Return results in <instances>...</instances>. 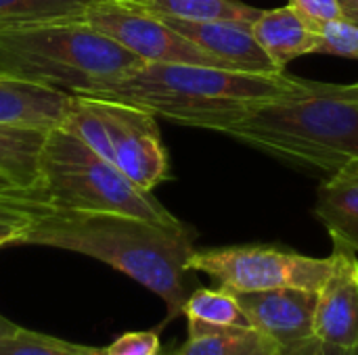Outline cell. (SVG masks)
Instances as JSON below:
<instances>
[{"label":"cell","instance_id":"6da1fadb","mask_svg":"<svg viewBox=\"0 0 358 355\" xmlns=\"http://www.w3.org/2000/svg\"><path fill=\"white\" fill-rule=\"evenodd\" d=\"M195 234L189 226L166 228L124 213L48 209L29 222L19 245L65 249L109 264L159 295L166 322L182 314L185 301L199 287L187 262Z\"/></svg>","mask_w":358,"mask_h":355},{"label":"cell","instance_id":"7a4b0ae2","mask_svg":"<svg viewBox=\"0 0 358 355\" xmlns=\"http://www.w3.org/2000/svg\"><path fill=\"white\" fill-rule=\"evenodd\" d=\"M222 134L283 163L334 174L358 155V82H315L304 92L248 103Z\"/></svg>","mask_w":358,"mask_h":355},{"label":"cell","instance_id":"3957f363","mask_svg":"<svg viewBox=\"0 0 358 355\" xmlns=\"http://www.w3.org/2000/svg\"><path fill=\"white\" fill-rule=\"evenodd\" d=\"M315 82L285 73H245L206 65L145 63L141 69L82 96L143 107L155 117L222 132L233 113L248 103L304 92Z\"/></svg>","mask_w":358,"mask_h":355},{"label":"cell","instance_id":"277c9868","mask_svg":"<svg viewBox=\"0 0 358 355\" xmlns=\"http://www.w3.org/2000/svg\"><path fill=\"white\" fill-rule=\"evenodd\" d=\"M143 65V59L82 19L0 27V71L63 92H88Z\"/></svg>","mask_w":358,"mask_h":355},{"label":"cell","instance_id":"5b68a950","mask_svg":"<svg viewBox=\"0 0 358 355\" xmlns=\"http://www.w3.org/2000/svg\"><path fill=\"white\" fill-rule=\"evenodd\" d=\"M31 195L50 209L124 213L166 228L185 224L113 163L61 126L46 132Z\"/></svg>","mask_w":358,"mask_h":355},{"label":"cell","instance_id":"8992f818","mask_svg":"<svg viewBox=\"0 0 358 355\" xmlns=\"http://www.w3.org/2000/svg\"><path fill=\"white\" fill-rule=\"evenodd\" d=\"M187 266L208 274L231 293L285 287L319 291L331 270V257H308L279 245H237L195 249Z\"/></svg>","mask_w":358,"mask_h":355},{"label":"cell","instance_id":"52a82bcc","mask_svg":"<svg viewBox=\"0 0 358 355\" xmlns=\"http://www.w3.org/2000/svg\"><path fill=\"white\" fill-rule=\"evenodd\" d=\"M80 19L122 44L126 50L134 52L145 63L231 69L227 63L180 36L159 17L138 6L94 0Z\"/></svg>","mask_w":358,"mask_h":355},{"label":"cell","instance_id":"ba28073f","mask_svg":"<svg viewBox=\"0 0 358 355\" xmlns=\"http://www.w3.org/2000/svg\"><path fill=\"white\" fill-rule=\"evenodd\" d=\"M92 100L111 140L113 165L138 188L153 192V188L168 178V153L155 115L143 107L120 100Z\"/></svg>","mask_w":358,"mask_h":355},{"label":"cell","instance_id":"9c48e42d","mask_svg":"<svg viewBox=\"0 0 358 355\" xmlns=\"http://www.w3.org/2000/svg\"><path fill=\"white\" fill-rule=\"evenodd\" d=\"M233 295L248 324L275 345L277 355H317L321 347L315 333L317 291L285 287Z\"/></svg>","mask_w":358,"mask_h":355},{"label":"cell","instance_id":"30bf717a","mask_svg":"<svg viewBox=\"0 0 358 355\" xmlns=\"http://www.w3.org/2000/svg\"><path fill=\"white\" fill-rule=\"evenodd\" d=\"M331 270L317 291L315 333L321 343L358 345V257L357 251L331 239Z\"/></svg>","mask_w":358,"mask_h":355},{"label":"cell","instance_id":"8fae6325","mask_svg":"<svg viewBox=\"0 0 358 355\" xmlns=\"http://www.w3.org/2000/svg\"><path fill=\"white\" fill-rule=\"evenodd\" d=\"M159 17V15H155ZM180 36L214 54L235 71L245 73H283L268 59L264 48L252 33V23L243 21H185L174 17H159Z\"/></svg>","mask_w":358,"mask_h":355},{"label":"cell","instance_id":"7c38bea8","mask_svg":"<svg viewBox=\"0 0 358 355\" xmlns=\"http://www.w3.org/2000/svg\"><path fill=\"white\" fill-rule=\"evenodd\" d=\"M73 94L0 71V123L50 130L63 123Z\"/></svg>","mask_w":358,"mask_h":355},{"label":"cell","instance_id":"4fadbf2b","mask_svg":"<svg viewBox=\"0 0 358 355\" xmlns=\"http://www.w3.org/2000/svg\"><path fill=\"white\" fill-rule=\"evenodd\" d=\"M252 33L279 71L319 48V27L292 4L262 10L252 23Z\"/></svg>","mask_w":358,"mask_h":355},{"label":"cell","instance_id":"5bb4252c","mask_svg":"<svg viewBox=\"0 0 358 355\" xmlns=\"http://www.w3.org/2000/svg\"><path fill=\"white\" fill-rule=\"evenodd\" d=\"M315 216L331 239L350 245L358 253V155L319 186Z\"/></svg>","mask_w":358,"mask_h":355},{"label":"cell","instance_id":"9a60e30c","mask_svg":"<svg viewBox=\"0 0 358 355\" xmlns=\"http://www.w3.org/2000/svg\"><path fill=\"white\" fill-rule=\"evenodd\" d=\"M48 130L0 123V174L31 190L38 180V161Z\"/></svg>","mask_w":358,"mask_h":355},{"label":"cell","instance_id":"2e32d148","mask_svg":"<svg viewBox=\"0 0 358 355\" xmlns=\"http://www.w3.org/2000/svg\"><path fill=\"white\" fill-rule=\"evenodd\" d=\"M182 314L187 316L189 337H197L214 328L250 326L237 297L222 287L218 289L197 287L185 301Z\"/></svg>","mask_w":358,"mask_h":355},{"label":"cell","instance_id":"e0dca14e","mask_svg":"<svg viewBox=\"0 0 358 355\" xmlns=\"http://www.w3.org/2000/svg\"><path fill=\"white\" fill-rule=\"evenodd\" d=\"M138 8L159 17H174L185 21H243L254 23L262 8L243 4L239 0H141Z\"/></svg>","mask_w":358,"mask_h":355},{"label":"cell","instance_id":"ac0fdd59","mask_svg":"<svg viewBox=\"0 0 358 355\" xmlns=\"http://www.w3.org/2000/svg\"><path fill=\"white\" fill-rule=\"evenodd\" d=\"M174 355H277V352L256 328L231 326L187 337V343Z\"/></svg>","mask_w":358,"mask_h":355},{"label":"cell","instance_id":"d6986e66","mask_svg":"<svg viewBox=\"0 0 358 355\" xmlns=\"http://www.w3.org/2000/svg\"><path fill=\"white\" fill-rule=\"evenodd\" d=\"M94 0H0V27L50 21L80 19Z\"/></svg>","mask_w":358,"mask_h":355},{"label":"cell","instance_id":"ffe728a7","mask_svg":"<svg viewBox=\"0 0 358 355\" xmlns=\"http://www.w3.org/2000/svg\"><path fill=\"white\" fill-rule=\"evenodd\" d=\"M0 355H107L101 347L67 343L55 337L38 335L19 328L13 335L0 337Z\"/></svg>","mask_w":358,"mask_h":355},{"label":"cell","instance_id":"44dd1931","mask_svg":"<svg viewBox=\"0 0 358 355\" xmlns=\"http://www.w3.org/2000/svg\"><path fill=\"white\" fill-rule=\"evenodd\" d=\"M319 54H334L358 61V25L346 19L319 25Z\"/></svg>","mask_w":358,"mask_h":355},{"label":"cell","instance_id":"7402d4cb","mask_svg":"<svg viewBox=\"0 0 358 355\" xmlns=\"http://www.w3.org/2000/svg\"><path fill=\"white\" fill-rule=\"evenodd\" d=\"M50 207L42 205L31 190L21 188L13 180L0 174V216L17 220H36Z\"/></svg>","mask_w":358,"mask_h":355},{"label":"cell","instance_id":"603a6c76","mask_svg":"<svg viewBox=\"0 0 358 355\" xmlns=\"http://www.w3.org/2000/svg\"><path fill=\"white\" fill-rule=\"evenodd\" d=\"M107 355H162V343L157 333L141 331L126 333L117 337L109 347H105Z\"/></svg>","mask_w":358,"mask_h":355},{"label":"cell","instance_id":"cb8c5ba5","mask_svg":"<svg viewBox=\"0 0 358 355\" xmlns=\"http://www.w3.org/2000/svg\"><path fill=\"white\" fill-rule=\"evenodd\" d=\"M289 4L296 6L317 27L323 25V23H329V21L344 19L338 0H289Z\"/></svg>","mask_w":358,"mask_h":355},{"label":"cell","instance_id":"d4e9b609","mask_svg":"<svg viewBox=\"0 0 358 355\" xmlns=\"http://www.w3.org/2000/svg\"><path fill=\"white\" fill-rule=\"evenodd\" d=\"M31 220H17V218H4L0 216V247L4 245H19V239L23 236L25 228Z\"/></svg>","mask_w":358,"mask_h":355},{"label":"cell","instance_id":"484cf974","mask_svg":"<svg viewBox=\"0 0 358 355\" xmlns=\"http://www.w3.org/2000/svg\"><path fill=\"white\" fill-rule=\"evenodd\" d=\"M317 355H358V345L344 347V345H331V343H321Z\"/></svg>","mask_w":358,"mask_h":355},{"label":"cell","instance_id":"4316f807","mask_svg":"<svg viewBox=\"0 0 358 355\" xmlns=\"http://www.w3.org/2000/svg\"><path fill=\"white\" fill-rule=\"evenodd\" d=\"M338 4L342 8V17L358 25V0H338Z\"/></svg>","mask_w":358,"mask_h":355},{"label":"cell","instance_id":"83f0119b","mask_svg":"<svg viewBox=\"0 0 358 355\" xmlns=\"http://www.w3.org/2000/svg\"><path fill=\"white\" fill-rule=\"evenodd\" d=\"M21 326H17V324H13L10 320H6L4 316H0V337H6V335H13V333H17Z\"/></svg>","mask_w":358,"mask_h":355},{"label":"cell","instance_id":"f1b7e54d","mask_svg":"<svg viewBox=\"0 0 358 355\" xmlns=\"http://www.w3.org/2000/svg\"><path fill=\"white\" fill-rule=\"evenodd\" d=\"M101 2H117V4H130V6H138L141 0H101Z\"/></svg>","mask_w":358,"mask_h":355}]
</instances>
